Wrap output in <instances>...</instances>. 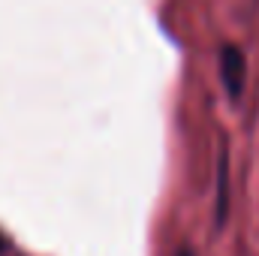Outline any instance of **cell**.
<instances>
[{"label": "cell", "instance_id": "7a4b0ae2", "mask_svg": "<svg viewBox=\"0 0 259 256\" xmlns=\"http://www.w3.org/2000/svg\"><path fill=\"white\" fill-rule=\"evenodd\" d=\"M229 208V154L220 148L217 154V226H223Z\"/></svg>", "mask_w": 259, "mask_h": 256}, {"label": "cell", "instance_id": "6da1fadb", "mask_svg": "<svg viewBox=\"0 0 259 256\" xmlns=\"http://www.w3.org/2000/svg\"><path fill=\"white\" fill-rule=\"evenodd\" d=\"M220 78L229 97H238L244 88V55L235 46H223L220 49Z\"/></svg>", "mask_w": 259, "mask_h": 256}, {"label": "cell", "instance_id": "3957f363", "mask_svg": "<svg viewBox=\"0 0 259 256\" xmlns=\"http://www.w3.org/2000/svg\"><path fill=\"white\" fill-rule=\"evenodd\" d=\"M6 250H9V238H6V235L0 232V256L6 253Z\"/></svg>", "mask_w": 259, "mask_h": 256}, {"label": "cell", "instance_id": "277c9868", "mask_svg": "<svg viewBox=\"0 0 259 256\" xmlns=\"http://www.w3.org/2000/svg\"><path fill=\"white\" fill-rule=\"evenodd\" d=\"M178 256H193V250H190V247H181V250H178Z\"/></svg>", "mask_w": 259, "mask_h": 256}]
</instances>
